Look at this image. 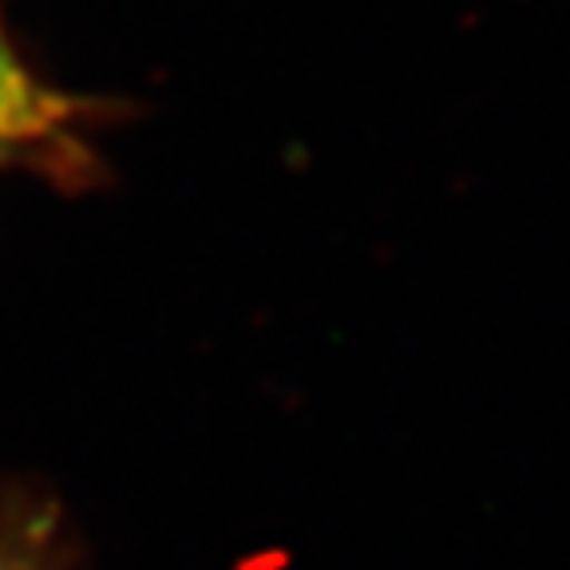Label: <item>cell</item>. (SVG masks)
Segmentation results:
<instances>
[{"mask_svg": "<svg viewBox=\"0 0 570 570\" xmlns=\"http://www.w3.org/2000/svg\"><path fill=\"white\" fill-rule=\"evenodd\" d=\"M96 104L48 88L0 28V175L32 170L63 187L91 183Z\"/></svg>", "mask_w": 570, "mask_h": 570, "instance_id": "cell-1", "label": "cell"}, {"mask_svg": "<svg viewBox=\"0 0 570 570\" xmlns=\"http://www.w3.org/2000/svg\"><path fill=\"white\" fill-rule=\"evenodd\" d=\"M0 570H40V559L32 551V539H0Z\"/></svg>", "mask_w": 570, "mask_h": 570, "instance_id": "cell-2", "label": "cell"}]
</instances>
